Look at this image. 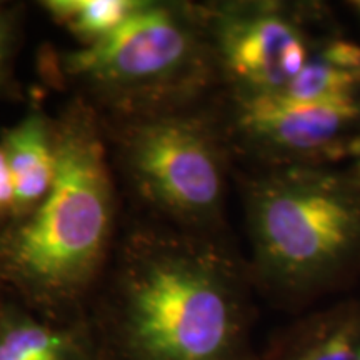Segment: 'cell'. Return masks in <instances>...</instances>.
Here are the masks:
<instances>
[{
	"mask_svg": "<svg viewBox=\"0 0 360 360\" xmlns=\"http://www.w3.org/2000/svg\"><path fill=\"white\" fill-rule=\"evenodd\" d=\"M13 209H15V193H13L11 170L0 148V224L6 222V219H13Z\"/></svg>",
	"mask_w": 360,
	"mask_h": 360,
	"instance_id": "14",
	"label": "cell"
},
{
	"mask_svg": "<svg viewBox=\"0 0 360 360\" xmlns=\"http://www.w3.org/2000/svg\"><path fill=\"white\" fill-rule=\"evenodd\" d=\"M56 179L0 233V277L47 310L79 302L114 252L115 182L102 117L74 97L53 119Z\"/></svg>",
	"mask_w": 360,
	"mask_h": 360,
	"instance_id": "2",
	"label": "cell"
},
{
	"mask_svg": "<svg viewBox=\"0 0 360 360\" xmlns=\"http://www.w3.org/2000/svg\"><path fill=\"white\" fill-rule=\"evenodd\" d=\"M297 102L360 98V45L347 39H321L299 75L282 90Z\"/></svg>",
	"mask_w": 360,
	"mask_h": 360,
	"instance_id": "10",
	"label": "cell"
},
{
	"mask_svg": "<svg viewBox=\"0 0 360 360\" xmlns=\"http://www.w3.org/2000/svg\"><path fill=\"white\" fill-rule=\"evenodd\" d=\"M355 7H357V11L360 13V2H355Z\"/></svg>",
	"mask_w": 360,
	"mask_h": 360,
	"instance_id": "16",
	"label": "cell"
},
{
	"mask_svg": "<svg viewBox=\"0 0 360 360\" xmlns=\"http://www.w3.org/2000/svg\"><path fill=\"white\" fill-rule=\"evenodd\" d=\"M22 34V7L0 6V97L13 89V65Z\"/></svg>",
	"mask_w": 360,
	"mask_h": 360,
	"instance_id": "13",
	"label": "cell"
},
{
	"mask_svg": "<svg viewBox=\"0 0 360 360\" xmlns=\"http://www.w3.org/2000/svg\"><path fill=\"white\" fill-rule=\"evenodd\" d=\"M0 360H79V350L67 332L20 317L0 330Z\"/></svg>",
	"mask_w": 360,
	"mask_h": 360,
	"instance_id": "12",
	"label": "cell"
},
{
	"mask_svg": "<svg viewBox=\"0 0 360 360\" xmlns=\"http://www.w3.org/2000/svg\"><path fill=\"white\" fill-rule=\"evenodd\" d=\"M47 82L75 90L102 119H130L200 105L220 85L200 4L152 2L101 42L44 52Z\"/></svg>",
	"mask_w": 360,
	"mask_h": 360,
	"instance_id": "3",
	"label": "cell"
},
{
	"mask_svg": "<svg viewBox=\"0 0 360 360\" xmlns=\"http://www.w3.org/2000/svg\"><path fill=\"white\" fill-rule=\"evenodd\" d=\"M220 85L229 96H276L304 69L321 39L307 6L270 0L200 4Z\"/></svg>",
	"mask_w": 360,
	"mask_h": 360,
	"instance_id": "6",
	"label": "cell"
},
{
	"mask_svg": "<svg viewBox=\"0 0 360 360\" xmlns=\"http://www.w3.org/2000/svg\"><path fill=\"white\" fill-rule=\"evenodd\" d=\"M15 193L13 219L34 210L51 191L56 179V135L53 119L34 103L27 114L0 137Z\"/></svg>",
	"mask_w": 360,
	"mask_h": 360,
	"instance_id": "8",
	"label": "cell"
},
{
	"mask_svg": "<svg viewBox=\"0 0 360 360\" xmlns=\"http://www.w3.org/2000/svg\"><path fill=\"white\" fill-rule=\"evenodd\" d=\"M357 180L360 182V157H359V162H357Z\"/></svg>",
	"mask_w": 360,
	"mask_h": 360,
	"instance_id": "15",
	"label": "cell"
},
{
	"mask_svg": "<svg viewBox=\"0 0 360 360\" xmlns=\"http://www.w3.org/2000/svg\"><path fill=\"white\" fill-rule=\"evenodd\" d=\"M112 162L157 222L217 232L232 147L204 103L130 119H102Z\"/></svg>",
	"mask_w": 360,
	"mask_h": 360,
	"instance_id": "5",
	"label": "cell"
},
{
	"mask_svg": "<svg viewBox=\"0 0 360 360\" xmlns=\"http://www.w3.org/2000/svg\"><path fill=\"white\" fill-rule=\"evenodd\" d=\"M141 4L142 0H45L42 7L80 47H87L115 32Z\"/></svg>",
	"mask_w": 360,
	"mask_h": 360,
	"instance_id": "11",
	"label": "cell"
},
{
	"mask_svg": "<svg viewBox=\"0 0 360 360\" xmlns=\"http://www.w3.org/2000/svg\"><path fill=\"white\" fill-rule=\"evenodd\" d=\"M265 360H360V302L339 305L294 327Z\"/></svg>",
	"mask_w": 360,
	"mask_h": 360,
	"instance_id": "9",
	"label": "cell"
},
{
	"mask_svg": "<svg viewBox=\"0 0 360 360\" xmlns=\"http://www.w3.org/2000/svg\"><path fill=\"white\" fill-rule=\"evenodd\" d=\"M110 262V337L124 360H252L249 276L217 232L135 225Z\"/></svg>",
	"mask_w": 360,
	"mask_h": 360,
	"instance_id": "1",
	"label": "cell"
},
{
	"mask_svg": "<svg viewBox=\"0 0 360 360\" xmlns=\"http://www.w3.org/2000/svg\"><path fill=\"white\" fill-rule=\"evenodd\" d=\"M252 277L274 294L322 289L360 255V182L326 165L265 167L244 187Z\"/></svg>",
	"mask_w": 360,
	"mask_h": 360,
	"instance_id": "4",
	"label": "cell"
},
{
	"mask_svg": "<svg viewBox=\"0 0 360 360\" xmlns=\"http://www.w3.org/2000/svg\"><path fill=\"white\" fill-rule=\"evenodd\" d=\"M222 119L229 143L267 167L327 165L360 157V98L297 102L283 96L233 97Z\"/></svg>",
	"mask_w": 360,
	"mask_h": 360,
	"instance_id": "7",
	"label": "cell"
}]
</instances>
